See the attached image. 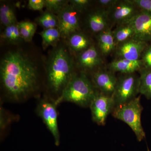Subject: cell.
I'll list each match as a JSON object with an SVG mask.
<instances>
[{"mask_svg":"<svg viewBox=\"0 0 151 151\" xmlns=\"http://www.w3.org/2000/svg\"><path fill=\"white\" fill-rule=\"evenodd\" d=\"M0 78L2 87L9 97L14 100L25 98L37 88V64L21 50H10L1 60Z\"/></svg>","mask_w":151,"mask_h":151,"instance_id":"obj_1","label":"cell"},{"mask_svg":"<svg viewBox=\"0 0 151 151\" xmlns=\"http://www.w3.org/2000/svg\"><path fill=\"white\" fill-rule=\"evenodd\" d=\"M73 57L63 44L56 45L51 52L46 63L49 89L54 94L61 92L74 73Z\"/></svg>","mask_w":151,"mask_h":151,"instance_id":"obj_2","label":"cell"},{"mask_svg":"<svg viewBox=\"0 0 151 151\" xmlns=\"http://www.w3.org/2000/svg\"><path fill=\"white\" fill-rule=\"evenodd\" d=\"M97 93L92 81L84 72L75 73L55 103L66 101L86 107L90 105Z\"/></svg>","mask_w":151,"mask_h":151,"instance_id":"obj_3","label":"cell"},{"mask_svg":"<svg viewBox=\"0 0 151 151\" xmlns=\"http://www.w3.org/2000/svg\"><path fill=\"white\" fill-rule=\"evenodd\" d=\"M143 110L141 96H139L126 104L115 107L112 112L114 118L124 122L131 128L139 142L146 137L141 122Z\"/></svg>","mask_w":151,"mask_h":151,"instance_id":"obj_4","label":"cell"},{"mask_svg":"<svg viewBox=\"0 0 151 151\" xmlns=\"http://www.w3.org/2000/svg\"><path fill=\"white\" fill-rule=\"evenodd\" d=\"M139 76L135 73L122 74L118 78L113 95L116 107L126 104L136 98L139 93Z\"/></svg>","mask_w":151,"mask_h":151,"instance_id":"obj_5","label":"cell"},{"mask_svg":"<svg viewBox=\"0 0 151 151\" xmlns=\"http://www.w3.org/2000/svg\"><path fill=\"white\" fill-rule=\"evenodd\" d=\"M140 11L133 0H117L108 11L111 26H117L130 21Z\"/></svg>","mask_w":151,"mask_h":151,"instance_id":"obj_6","label":"cell"},{"mask_svg":"<svg viewBox=\"0 0 151 151\" xmlns=\"http://www.w3.org/2000/svg\"><path fill=\"white\" fill-rule=\"evenodd\" d=\"M79 14L68 4L58 14V29L63 38L67 40L71 35L80 31Z\"/></svg>","mask_w":151,"mask_h":151,"instance_id":"obj_7","label":"cell"},{"mask_svg":"<svg viewBox=\"0 0 151 151\" xmlns=\"http://www.w3.org/2000/svg\"><path fill=\"white\" fill-rule=\"evenodd\" d=\"M92 120L100 126L106 124L107 117L116 107L113 96H107L98 92L90 103Z\"/></svg>","mask_w":151,"mask_h":151,"instance_id":"obj_8","label":"cell"},{"mask_svg":"<svg viewBox=\"0 0 151 151\" xmlns=\"http://www.w3.org/2000/svg\"><path fill=\"white\" fill-rule=\"evenodd\" d=\"M37 112L51 132L54 137L55 145H58L60 135L55 104L46 100H41L37 106Z\"/></svg>","mask_w":151,"mask_h":151,"instance_id":"obj_9","label":"cell"},{"mask_svg":"<svg viewBox=\"0 0 151 151\" xmlns=\"http://www.w3.org/2000/svg\"><path fill=\"white\" fill-rule=\"evenodd\" d=\"M148 45L145 42L131 38L116 46L115 51L116 57L132 60H140L143 52Z\"/></svg>","mask_w":151,"mask_h":151,"instance_id":"obj_10","label":"cell"},{"mask_svg":"<svg viewBox=\"0 0 151 151\" xmlns=\"http://www.w3.org/2000/svg\"><path fill=\"white\" fill-rule=\"evenodd\" d=\"M91 81L99 93L111 97L115 92L118 78L111 70L99 69L93 73Z\"/></svg>","mask_w":151,"mask_h":151,"instance_id":"obj_11","label":"cell"},{"mask_svg":"<svg viewBox=\"0 0 151 151\" xmlns=\"http://www.w3.org/2000/svg\"><path fill=\"white\" fill-rule=\"evenodd\" d=\"M103 55L94 45L78 54V67L84 71H96L103 65Z\"/></svg>","mask_w":151,"mask_h":151,"instance_id":"obj_12","label":"cell"},{"mask_svg":"<svg viewBox=\"0 0 151 151\" xmlns=\"http://www.w3.org/2000/svg\"><path fill=\"white\" fill-rule=\"evenodd\" d=\"M86 22L89 31L93 34L97 35L111 28V24L108 11L98 6L88 14Z\"/></svg>","mask_w":151,"mask_h":151,"instance_id":"obj_13","label":"cell"},{"mask_svg":"<svg viewBox=\"0 0 151 151\" xmlns=\"http://www.w3.org/2000/svg\"><path fill=\"white\" fill-rule=\"evenodd\" d=\"M134 29V38L148 43L151 42V13L141 10L132 20Z\"/></svg>","mask_w":151,"mask_h":151,"instance_id":"obj_14","label":"cell"},{"mask_svg":"<svg viewBox=\"0 0 151 151\" xmlns=\"http://www.w3.org/2000/svg\"><path fill=\"white\" fill-rule=\"evenodd\" d=\"M110 70L122 74L136 73L143 67L141 60H132L124 58H116L108 65Z\"/></svg>","mask_w":151,"mask_h":151,"instance_id":"obj_15","label":"cell"},{"mask_svg":"<svg viewBox=\"0 0 151 151\" xmlns=\"http://www.w3.org/2000/svg\"><path fill=\"white\" fill-rule=\"evenodd\" d=\"M97 39L99 50L103 57L108 56L115 51L116 44L111 28L97 34Z\"/></svg>","mask_w":151,"mask_h":151,"instance_id":"obj_16","label":"cell"},{"mask_svg":"<svg viewBox=\"0 0 151 151\" xmlns=\"http://www.w3.org/2000/svg\"><path fill=\"white\" fill-rule=\"evenodd\" d=\"M68 45L70 51L80 54L90 47L92 44L88 37L83 33L78 32L68 38Z\"/></svg>","mask_w":151,"mask_h":151,"instance_id":"obj_17","label":"cell"},{"mask_svg":"<svg viewBox=\"0 0 151 151\" xmlns=\"http://www.w3.org/2000/svg\"><path fill=\"white\" fill-rule=\"evenodd\" d=\"M132 20L116 26V28L112 31L116 46L129 39L134 37L135 31Z\"/></svg>","mask_w":151,"mask_h":151,"instance_id":"obj_18","label":"cell"},{"mask_svg":"<svg viewBox=\"0 0 151 151\" xmlns=\"http://www.w3.org/2000/svg\"><path fill=\"white\" fill-rule=\"evenodd\" d=\"M139 92L148 100L151 99V68L142 67L139 70Z\"/></svg>","mask_w":151,"mask_h":151,"instance_id":"obj_19","label":"cell"},{"mask_svg":"<svg viewBox=\"0 0 151 151\" xmlns=\"http://www.w3.org/2000/svg\"><path fill=\"white\" fill-rule=\"evenodd\" d=\"M42 38V45L44 49L50 46H56L61 37V34L58 28L44 29L40 33Z\"/></svg>","mask_w":151,"mask_h":151,"instance_id":"obj_20","label":"cell"},{"mask_svg":"<svg viewBox=\"0 0 151 151\" xmlns=\"http://www.w3.org/2000/svg\"><path fill=\"white\" fill-rule=\"evenodd\" d=\"M1 37L5 41L13 44H18L24 40L20 33L18 23L5 27Z\"/></svg>","mask_w":151,"mask_h":151,"instance_id":"obj_21","label":"cell"},{"mask_svg":"<svg viewBox=\"0 0 151 151\" xmlns=\"http://www.w3.org/2000/svg\"><path fill=\"white\" fill-rule=\"evenodd\" d=\"M0 21L2 25L6 27L17 23L14 11L12 6L4 4L0 7Z\"/></svg>","mask_w":151,"mask_h":151,"instance_id":"obj_22","label":"cell"},{"mask_svg":"<svg viewBox=\"0 0 151 151\" xmlns=\"http://www.w3.org/2000/svg\"><path fill=\"white\" fill-rule=\"evenodd\" d=\"M36 22L44 29L58 28V24L57 15L47 10L36 19Z\"/></svg>","mask_w":151,"mask_h":151,"instance_id":"obj_23","label":"cell"},{"mask_svg":"<svg viewBox=\"0 0 151 151\" xmlns=\"http://www.w3.org/2000/svg\"><path fill=\"white\" fill-rule=\"evenodd\" d=\"M19 31L24 40L30 42L32 39L36 30L37 25L30 21H22L18 23Z\"/></svg>","mask_w":151,"mask_h":151,"instance_id":"obj_24","label":"cell"},{"mask_svg":"<svg viewBox=\"0 0 151 151\" xmlns=\"http://www.w3.org/2000/svg\"><path fill=\"white\" fill-rule=\"evenodd\" d=\"M69 3V1L65 0H45L47 10L57 14Z\"/></svg>","mask_w":151,"mask_h":151,"instance_id":"obj_25","label":"cell"},{"mask_svg":"<svg viewBox=\"0 0 151 151\" xmlns=\"http://www.w3.org/2000/svg\"><path fill=\"white\" fill-rule=\"evenodd\" d=\"M69 2L74 9L79 13H81L89 8L92 1L89 0H71Z\"/></svg>","mask_w":151,"mask_h":151,"instance_id":"obj_26","label":"cell"},{"mask_svg":"<svg viewBox=\"0 0 151 151\" xmlns=\"http://www.w3.org/2000/svg\"><path fill=\"white\" fill-rule=\"evenodd\" d=\"M141 60L143 67L151 68V44L148 45L143 52Z\"/></svg>","mask_w":151,"mask_h":151,"instance_id":"obj_27","label":"cell"},{"mask_svg":"<svg viewBox=\"0 0 151 151\" xmlns=\"http://www.w3.org/2000/svg\"><path fill=\"white\" fill-rule=\"evenodd\" d=\"M29 8L35 11H41L45 7V0H29Z\"/></svg>","mask_w":151,"mask_h":151,"instance_id":"obj_28","label":"cell"},{"mask_svg":"<svg viewBox=\"0 0 151 151\" xmlns=\"http://www.w3.org/2000/svg\"><path fill=\"white\" fill-rule=\"evenodd\" d=\"M141 10L151 13V0H133Z\"/></svg>","mask_w":151,"mask_h":151,"instance_id":"obj_29","label":"cell"},{"mask_svg":"<svg viewBox=\"0 0 151 151\" xmlns=\"http://www.w3.org/2000/svg\"><path fill=\"white\" fill-rule=\"evenodd\" d=\"M117 0H99L96 1L98 7L108 11L116 4Z\"/></svg>","mask_w":151,"mask_h":151,"instance_id":"obj_30","label":"cell"}]
</instances>
